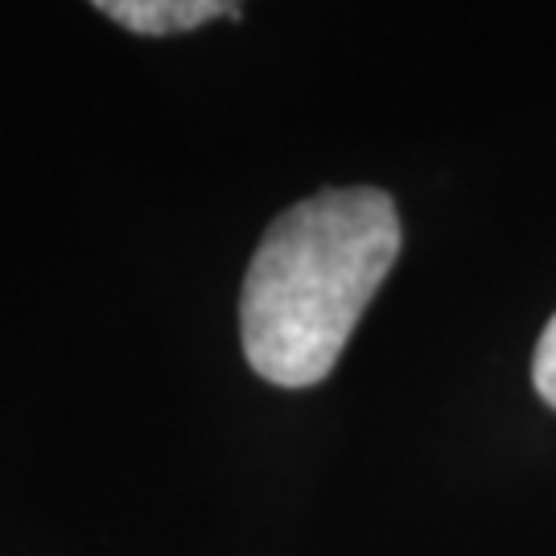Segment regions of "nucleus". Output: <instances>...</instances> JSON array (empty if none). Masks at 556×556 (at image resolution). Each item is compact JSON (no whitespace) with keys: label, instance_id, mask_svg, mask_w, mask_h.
Instances as JSON below:
<instances>
[{"label":"nucleus","instance_id":"1","mask_svg":"<svg viewBox=\"0 0 556 556\" xmlns=\"http://www.w3.org/2000/svg\"><path fill=\"white\" fill-rule=\"evenodd\" d=\"M396 202L376 186L318 190L280 215L248 264L239 338L252 371L277 388H314L334 371L400 256Z\"/></svg>","mask_w":556,"mask_h":556},{"label":"nucleus","instance_id":"2","mask_svg":"<svg viewBox=\"0 0 556 556\" xmlns=\"http://www.w3.org/2000/svg\"><path fill=\"white\" fill-rule=\"evenodd\" d=\"M91 4L116 21L119 29L140 38H169L202 29L219 17H243V0H91Z\"/></svg>","mask_w":556,"mask_h":556},{"label":"nucleus","instance_id":"3","mask_svg":"<svg viewBox=\"0 0 556 556\" xmlns=\"http://www.w3.org/2000/svg\"><path fill=\"white\" fill-rule=\"evenodd\" d=\"M532 383H536L540 400L556 408V314L548 318V326H544V334H540V342H536V358H532Z\"/></svg>","mask_w":556,"mask_h":556}]
</instances>
